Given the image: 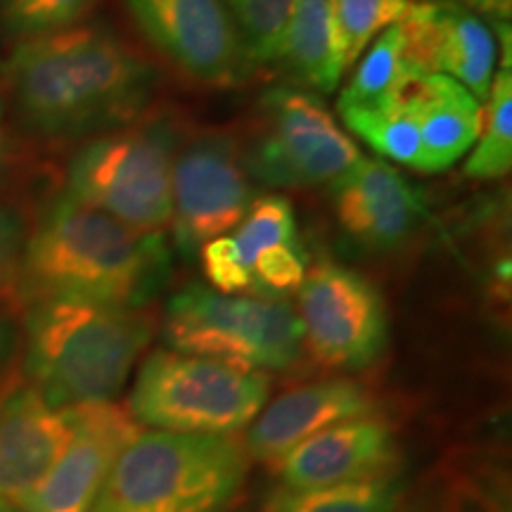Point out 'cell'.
Masks as SVG:
<instances>
[{
	"label": "cell",
	"instance_id": "1",
	"mask_svg": "<svg viewBox=\"0 0 512 512\" xmlns=\"http://www.w3.org/2000/svg\"><path fill=\"white\" fill-rule=\"evenodd\" d=\"M0 79L19 126L48 143L133 124L157 88L155 67L100 24L17 41Z\"/></svg>",
	"mask_w": 512,
	"mask_h": 512
},
{
	"label": "cell",
	"instance_id": "2",
	"mask_svg": "<svg viewBox=\"0 0 512 512\" xmlns=\"http://www.w3.org/2000/svg\"><path fill=\"white\" fill-rule=\"evenodd\" d=\"M171 273L164 235L126 226L69 195L50 197L24 235L17 297H79L131 309L155 299Z\"/></svg>",
	"mask_w": 512,
	"mask_h": 512
},
{
	"label": "cell",
	"instance_id": "3",
	"mask_svg": "<svg viewBox=\"0 0 512 512\" xmlns=\"http://www.w3.org/2000/svg\"><path fill=\"white\" fill-rule=\"evenodd\" d=\"M24 311V375L55 408L114 401L152 337L131 306L43 297Z\"/></svg>",
	"mask_w": 512,
	"mask_h": 512
},
{
	"label": "cell",
	"instance_id": "4",
	"mask_svg": "<svg viewBox=\"0 0 512 512\" xmlns=\"http://www.w3.org/2000/svg\"><path fill=\"white\" fill-rule=\"evenodd\" d=\"M238 437L140 432L102 484L91 512H223L249 477Z\"/></svg>",
	"mask_w": 512,
	"mask_h": 512
},
{
	"label": "cell",
	"instance_id": "5",
	"mask_svg": "<svg viewBox=\"0 0 512 512\" xmlns=\"http://www.w3.org/2000/svg\"><path fill=\"white\" fill-rule=\"evenodd\" d=\"M271 394V377L214 358L157 349L133 382L128 413L140 427L195 437H235Z\"/></svg>",
	"mask_w": 512,
	"mask_h": 512
},
{
	"label": "cell",
	"instance_id": "6",
	"mask_svg": "<svg viewBox=\"0 0 512 512\" xmlns=\"http://www.w3.org/2000/svg\"><path fill=\"white\" fill-rule=\"evenodd\" d=\"M162 335L174 351L266 375L292 368L304 354L302 323L287 299L223 294L197 283L166 302Z\"/></svg>",
	"mask_w": 512,
	"mask_h": 512
},
{
	"label": "cell",
	"instance_id": "7",
	"mask_svg": "<svg viewBox=\"0 0 512 512\" xmlns=\"http://www.w3.org/2000/svg\"><path fill=\"white\" fill-rule=\"evenodd\" d=\"M178 133L164 121L128 124L79 145L67 164L69 195L126 226H171V174Z\"/></svg>",
	"mask_w": 512,
	"mask_h": 512
},
{
	"label": "cell",
	"instance_id": "8",
	"mask_svg": "<svg viewBox=\"0 0 512 512\" xmlns=\"http://www.w3.org/2000/svg\"><path fill=\"white\" fill-rule=\"evenodd\" d=\"M259 107V128L242 157L254 181L271 188L332 185L363 157L316 93L278 86Z\"/></svg>",
	"mask_w": 512,
	"mask_h": 512
},
{
	"label": "cell",
	"instance_id": "9",
	"mask_svg": "<svg viewBox=\"0 0 512 512\" xmlns=\"http://www.w3.org/2000/svg\"><path fill=\"white\" fill-rule=\"evenodd\" d=\"M297 316L304 349L328 370L358 373L387 349L389 313L382 292L337 261H318L306 271Z\"/></svg>",
	"mask_w": 512,
	"mask_h": 512
},
{
	"label": "cell",
	"instance_id": "10",
	"mask_svg": "<svg viewBox=\"0 0 512 512\" xmlns=\"http://www.w3.org/2000/svg\"><path fill=\"white\" fill-rule=\"evenodd\" d=\"M252 202V181L233 140L204 133L178 147L171 174V226L185 259H195L207 242L238 228Z\"/></svg>",
	"mask_w": 512,
	"mask_h": 512
},
{
	"label": "cell",
	"instance_id": "11",
	"mask_svg": "<svg viewBox=\"0 0 512 512\" xmlns=\"http://www.w3.org/2000/svg\"><path fill=\"white\" fill-rule=\"evenodd\" d=\"M133 22L192 81L233 86L249 64L223 0H124Z\"/></svg>",
	"mask_w": 512,
	"mask_h": 512
},
{
	"label": "cell",
	"instance_id": "12",
	"mask_svg": "<svg viewBox=\"0 0 512 512\" xmlns=\"http://www.w3.org/2000/svg\"><path fill=\"white\" fill-rule=\"evenodd\" d=\"M72 418V439L22 512H91L121 451L143 432L117 401L72 406Z\"/></svg>",
	"mask_w": 512,
	"mask_h": 512
},
{
	"label": "cell",
	"instance_id": "13",
	"mask_svg": "<svg viewBox=\"0 0 512 512\" xmlns=\"http://www.w3.org/2000/svg\"><path fill=\"white\" fill-rule=\"evenodd\" d=\"M411 72L441 74L484 100L496 74V38L475 12L456 3H413L399 24Z\"/></svg>",
	"mask_w": 512,
	"mask_h": 512
},
{
	"label": "cell",
	"instance_id": "14",
	"mask_svg": "<svg viewBox=\"0 0 512 512\" xmlns=\"http://www.w3.org/2000/svg\"><path fill=\"white\" fill-rule=\"evenodd\" d=\"M273 467L280 489L287 491L366 482L403 472L399 439L394 427L380 415L356 418L313 434Z\"/></svg>",
	"mask_w": 512,
	"mask_h": 512
},
{
	"label": "cell",
	"instance_id": "15",
	"mask_svg": "<svg viewBox=\"0 0 512 512\" xmlns=\"http://www.w3.org/2000/svg\"><path fill=\"white\" fill-rule=\"evenodd\" d=\"M72 408H55L31 384L0 394V501L22 512L67 448Z\"/></svg>",
	"mask_w": 512,
	"mask_h": 512
},
{
	"label": "cell",
	"instance_id": "16",
	"mask_svg": "<svg viewBox=\"0 0 512 512\" xmlns=\"http://www.w3.org/2000/svg\"><path fill=\"white\" fill-rule=\"evenodd\" d=\"M330 197L339 228L373 252L406 242L425 214L420 190L384 159H358L330 185Z\"/></svg>",
	"mask_w": 512,
	"mask_h": 512
},
{
	"label": "cell",
	"instance_id": "17",
	"mask_svg": "<svg viewBox=\"0 0 512 512\" xmlns=\"http://www.w3.org/2000/svg\"><path fill=\"white\" fill-rule=\"evenodd\" d=\"M377 401L368 387L347 377L309 382L266 403L247 427L245 451L249 460L275 465L287 451L313 434L342 422L375 415Z\"/></svg>",
	"mask_w": 512,
	"mask_h": 512
},
{
	"label": "cell",
	"instance_id": "18",
	"mask_svg": "<svg viewBox=\"0 0 512 512\" xmlns=\"http://www.w3.org/2000/svg\"><path fill=\"white\" fill-rule=\"evenodd\" d=\"M387 98L399 102L415 119L422 150L420 174L451 169L477 143L482 105L458 81L408 69Z\"/></svg>",
	"mask_w": 512,
	"mask_h": 512
},
{
	"label": "cell",
	"instance_id": "19",
	"mask_svg": "<svg viewBox=\"0 0 512 512\" xmlns=\"http://www.w3.org/2000/svg\"><path fill=\"white\" fill-rule=\"evenodd\" d=\"M309 91L332 93L347 72L330 0H299L273 60Z\"/></svg>",
	"mask_w": 512,
	"mask_h": 512
},
{
	"label": "cell",
	"instance_id": "20",
	"mask_svg": "<svg viewBox=\"0 0 512 512\" xmlns=\"http://www.w3.org/2000/svg\"><path fill=\"white\" fill-rule=\"evenodd\" d=\"M406 491L403 472L309 491H287L278 486L266 498L264 512H396Z\"/></svg>",
	"mask_w": 512,
	"mask_h": 512
},
{
	"label": "cell",
	"instance_id": "21",
	"mask_svg": "<svg viewBox=\"0 0 512 512\" xmlns=\"http://www.w3.org/2000/svg\"><path fill=\"white\" fill-rule=\"evenodd\" d=\"M512 166V72L501 67L494 74L486 107H482V126L477 143L465 162L463 174L472 181H496L508 176Z\"/></svg>",
	"mask_w": 512,
	"mask_h": 512
},
{
	"label": "cell",
	"instance_id": "22",
	"mask_svg": "<svg viewBox=\"0 0 512 512\" xmlns=\"http://www.w3.org/2000/svg\"><path fill=\"white\" fill-rule=\"evenodd\" d=\"M339 114L351 133L373 147L377 155L420 171L422 150L418 126L399 102L382 98L368 107H339Z\"/></svg>",
	"mask_w": 512,
	"mask_h": 512
},
{
	"label": "cell",
	"instance_id": "23",
	"mask_svg": "<svg viewBox=\"0 0 512 512\" xmlns=\"http://www.w3.org/2000/svg\"><path fill=\"white\" fill-rule=\"evenodd\" d=\"M415 0H330L344 69L358 62L382 31L396 27Z\"/></svg>",
	"mask_w": 512,
	"mask_h": 512
},
{
	"label": "cell",
	"instance_id": "24",
	"mask_svg": "<svg viewBox=\"0 0 512 512\" xmlns=\"http://www.w3.org/2000/svg\"><path fill=\"white\" fill-rule=\"evenodd\" d=\"M354 76H351L344 93L339 95V107H368L387 98L396 81L408 72L401 53L399 24L382 31L375 38L368 53L358 57Z\"/></svg>",
	"mask_w": 512,
	"mask_h": 512
},
{
	"label": "cell",
	"instance_id": "25",
	"mask_svg": "<svg viewBox=\"0 0 512 512\" xmlns=\"http://www.w3.org/2000/svg\"><path fill=\"white\" fill-rule=\"evenodd\" d=\"M249 64L271 62L299 0H223Z\"/></svg>",
	"mask_w": 512,
	"mask_h": 512
},
{
	"label": "cell",
	"instance_id": "26",
	"mask_svg": "<svg viewBox=\"0 0 512 512\" xmlns=\"http://www.w3.org/2000/svg\"><path fill=\"white\" fill-rule=\"evenodd\" d=\"M230 238L238 247L242 264L247 266L249 275H252V264L261 252L297 242V219H294L290 200L283 195L254 197L245 219L238 223V228H235Z\"/></svg>",
	"mask_w": 512,
	"mask_h": 512
},
{
	"label": "cell",
	"instance_id": "27",
	"mask_svg": "<svg viewBox=\"0 0 512 512\" xmlns=\"http://www.w3.org/2000/svg\"><path fill=\"white\" fill-rule=\"evenodd\" d=\"M98 0H0V29L15 41L81 24Z\"/></svg>",
	"mask_w": 512,
	"mask_h": 512
},
{
	"label": "cell",
	"instance_id": "28",
	"mask_svg": "<svg viewBox=\"0 0 512 512\" xmlns=\"http://www.w3.org/2000/svg\"><path fill=\"white\" fill-rule=\"evenodd\" d=\"M306 271L309 266H306V254L299 242L266 249L252 264V292L249 294L285 299L287 294L299 290Z\"/></svg>",
	"mask_w": 512,
	"mask_h": 512
},
{
	"label": "cell",
	"instance_id": "29",
	"mask_svg": "<svg viewBox=\"0 0 512 512\" xmlns=\"http://www.w3.org/2000/svg\"><path fill=\"white\" fill-rule=\"evenodd\" d=\"M200 259L211 290L223 294L252 292V275H249L247 266L242 264L238 247H235L230 235H221V238L207 242L200 249Z\"/></svg>",
	"mask_w": 512,
	"mask_h": 512
},
{
	"label": "cell",
	"instance_id": "30",
	"mask_svg": "<svg viewBox=\"0 0 512 512\" xmlns=\"http://www.w3.org/2000/svg\"><path fill=\"white\" fill-rule=\"evenodd\" d=\"M22 221L8 207L0 204V299H19L17 297V278H19V259H22L24 247Z\"/></svg>",
	"mask_w": 512,
	"mask_h": 512
},
{
	"label": "cell",
	"instance_id": "31",
	"mask_svg": "<svg viewBox=\"0 0 512 512\" xmlns=\"http://www.w3.org/2000/svg\"><path fill=\"white\" fill-rule=\"evenodd\" d=\"M427 3H456L460 8L475 12L477 17H489L494 22H508L512 12V0H427Z\"/></svg>",
	"mask_w": 512,
	"mask_h": 512
},
{
	"label": "cell",
	"instance_id": "32",
	"mask_svg": "<svg viewBox=\"0 0 512 512\" xmlns=\"http://www.w3.org/2000/svg\"><path fill=\"white\" fill-rule=\"evenodd\" d=\"M12 342H15V330H12V318L8 311V304L0 299V368L3 363L8 361L10 351H12Z\"/></svg>",
	"mask_w": 512,
	"mask_h": 512
},
{
	"label": "cell",
	"instance_id": "33",
	"mask_svg": "<svg viewBox=\"0 0 512 512\" xmlns=\"http://www.w3.org/2000/svg\"><path fill=\"white\" fill-rule=\"evenodd\" d=\"M5 114H8V100H5L3 79H0V150H3V140H5Z\"/></svg>",
	"mask_w": 512,
	"mask_h": 512
},
{
	"label": "cell",
	"instance_id": "34",
	"mask_svg": "<svg viewBox=\"0 0 512 512\" xmlns=\"http://www.w3.org/2000/svg\"><path fill=\"white\" fill-rule=\"evenodd\" d=\"M0 512H17V510H12L10 505H5L3 501H0Z\"/></svg>",
	"mask_w": 512,
	"mask_h": 512
},
{
	"label": "cell",
	"instance_id": "35",
	"mask_svg": "<svg viewBox=\"0 0 512 512\" xmlns=\"http://www.w3.org/2000/svg\"><path fill=\"white\" fill-rule=\"evenodd\" d=\"M396 512H415V510H396Z\"/></svg>",
	"mask_w": 512,
	"mask_h": 512
},
{
	"label": "cell",
	"instance_id": "36",
	"mask_svg": "<svg viewBox=\"0 0 512 512\" xmlns=\"http://www.w3.org/2000/svg\"><path fill=\"white\" fill-rule=\"evenodd\" d=\"M415 3H427V0H415Z\"/></svg>",
	"mask_w": 512,
	"mask_h": 512
}]
</instances>
